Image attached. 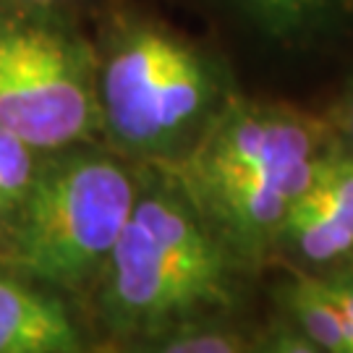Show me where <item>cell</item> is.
I'll list each match as a JSON object with an SVG mask.
<instances>
[{"label": "cell", "instance_id": "cell-1", "mask_svg": "<svg viewBox=\"0 0 353 353\" xmlns=\"http://www.w3.org/2000/svg\"><path fill=\"white\" fill-rule=\"evenodd\" d=\"M332 144L312 115L228 100L189 150L160 168L230 252L259 259L275 252L285 214Z\"/></svg>", "mask_w": 353, "mask_h": 353}, {"label": "cell", "instance_id": "cell-2", "mask_svg": "<svg viewBox=\"0 0 353 353\" xmlns=\"http://www.w3.org/2000/svg\"><path fill=\"white\" fill-rule=\"evenodd\" d=\"M236 262L239 256L168 178L139 186L102 267L105 314L118 330L154 332L223 309L233 299Z\"/></svg>", "mask_w": 353, "mask_h": 353}, {"label": "cell", "instance_id": "cell-3", "mask_svg": "<svg viewBox=\"0 0 353 353\" xmlns=\"http://www.w3.org/2000/svg\"><path fill=\"white\" fill-rule=\"evenodd\" d=\"M100 128L123 152L176 160L228 102L217 65L157 26L123 32L97 71Z\"/></svg>", "mask_w": 353, "mask_h": 353}, {"label": "cell", "instance_id": "cell-4", "mask_svg": "<svg viewBox=\"0 0 353 353\" xmlns=\"http://www.w3.org/2000/svg\"><path fill=\"white\" fill-rule=\"evenodd\" d=\"M139 196L126 165L94 152H65L39 165L13 214V259L39 280L74 288L102 272Z\"/></svg>", "mask_w": 353, "mask_h": 353}, {"label": "cell", "instance_id": "cell-5", "mask_svg": "<svg viewBox=\"0 0 353 353\" xmlns=\"http://www.w3.org/2000/svg\"><path fill=\"white\" fill-rule=\"evenodd\" d=\"M0 126L37 152H63L100 128L97 65L65 29L0 16Z\"/></svg>", "mask_w": 353, "mask_h": 353}, {"label": "cell", "instance_id": "cell-6", "mask_svg": "<svg viewBox=\"0 0 353 353\" xmlns=\"http://www.w3.org/2000/svg\"><path fill=\"white\" fill-rule=\"evenodd\" d=\"M309 267H332L353 259V150L332 144L314 176L288 210L275 239Z\"/></svg>", "mask_w": 353, "mask_h": 353}, {"label": "cell", "instance_id": "cell-7", "mask_svg": "<svg viewBox=\"0 0 353 353\" xmlns=\"http://www.w3.org/2000/svg\"><path fill=\"white\" fill-rule=\"evenodd\" d=\"M262 42L306 48L353 29V0H204Z\"/></svg>", "mask_w": 353, "mask_h": 353}, {"label": "cell", "instance_id": "cell-8", "mask_svg": "<svg viewBox=\"0 0 353 353\" xmlns=\"http://www.w3.org/2000/svg\"><path fill=\"white\" fill-rule=\"evenodd\" d=\"M81 341L61 301L0 278V353H79Z\"/></svg>", "mask_w": 353, "mask_h": 353}, {"label": "cell", "instance_id": "cell-9", "mask_svg": "<svg viewBox=\"0 0 353 353\" xmlns=\"http://www.w3.org/2000/svg\"><path fill=\"white\" fill-rule=\"evenodd\" d=\"M37 150L0 126V217H13L37 178Z\"/></svg>", "mask_w": 353, "mask_h": 353}, {"label": "cell", "instance_id": "cell-10", "mask_svg": "<svg viewBox=\"0 0 353 353\" xmlns=\"http://www.w3.org/2000/svg\"><path fill=\"white\" fill-rule=\"evenodd\" d=\"M144 353H243L239 338L220 330H183Z\"/></svg>", "mask_w": 353, "mask_h": 353}, {"label": "cell", "instance_id": "cell-11", "mask_svg": "<svg viewBox=\"0 0 353 353\" xmlns=\"http://www.w3.org/2000/svg\"><path fill=\"white\" fill-rule=\"evenodd\" d=\"M316 288L338 306L345 335V353H353V272H335V275H312Z\"/></svg>", "mask_w": 353, "mask_h": 353}, {"label": "cell", "instance_id": "cell-12", "mask_svg": "<svg viewBox=\"0 0 353 353\" xmlns=\"http://www.w3.org/2000/svg\"><path fill=\"white\" fill-rule=\"evenodd\" d=\"M259 353H327L316 343H312L299 327H283L272 332L259 348Z\"/></svg>", "mask_w": 353, "mask_h": 353}, {"label": "cell", "instance_id": "cell-13", "mask_svg": "<svg viewBox=\"0 0 353 353\" xmlns=\"http://www.w3.org/2000/svg\"><path fill=\"white\" fill-rule=\"evenodd\" d=\"M341 131H343V137H345V147L353 150V92L348 94V102H345V108H343Z\"/></svg>", "mask_w": 353, "mask_h": 353}, {"label": "cell", "instance_id": "cell-14", "mask_svg": "<svg viewBox=\"0 0 353 353\" xmlns=\"http://www.w3.org/2000/svg\"><path fill=\"white\" fill-rule=\"evenodd\" d=\"M21 3H29V6H52L58 0H21Z\"/></svg>", "mask_w": 353, "mask_h": 353}]
</instances>
